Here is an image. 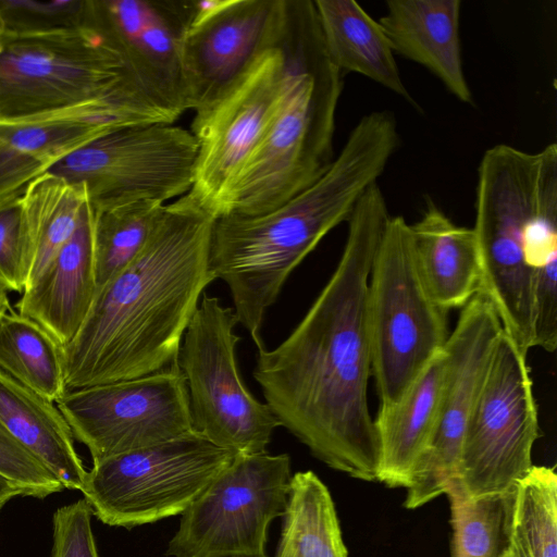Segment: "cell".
<instances>
[{
	"instance_id": "6da1fadb",
	"label": "cell",
	"mask_w": 557,
	"mask_h": 557,
	"mask_svg": "<svg viewBox=\"0 0 557 557\" xmlns=\"http://www.w3.org/2000/svg\"><path fill=\"white\" fill-rule=\"evenodd\" d=\"M391 215L371 185L354 208L341 259L290 334L258 350L253 377L265 404L330 468L377 481L379 445L368 401L372 359L367 293L372 263Z\"/></svg>"
},
{
	"instance_id": "7a4b0ae2",
	"label": "cell",
	"mask_w": 557,
	"mask_h": 557,
	"mask_svg": "<svg viewBox=\"0 0 557 557\" xmlns=\"http://www.w3.org/2000/svg\"><path fill=\"white\" fill-rule=\"evenodd\" d=\"M214 219L185 195L162 207L140 252L97 290L79 331L61 346L65 393L177 363L200 297L214 281L208 268Z\"/></svg>"
},
{
	"instance_id": "3957f363",
	"label": "cell",
	"mask_w": 557,
	"mask_h": 557,
	"mask_svg": "<svg viewBox=\"0 0 557 557\" xmlns=\"http://www.w3.org/2000/svg\"><path fill=\"white\" fill-rule=\"evenodd\" d=\"M400 137L393 112L372 111L349 133L339 153L313 184L255 215L223 214L213 222L208 268L225 282L238 323L258 350L261 329L289 274L385 171Z\"/></svg>"
},
{
	"instance_id": "277c9868",
	"label": "cell",
	"mask_w": 557,
	"mask_h": 557,
	"mask_svg": "<svg viewBox=\"0 0 557 557\" xmlns=\"http://www.w3.org/2000/svg\"><path fill=\"white\" fill-rule=\"evenodd\" d=\"M276 41L286 62L281 98L220 215L269 211L313 184L334 159L343 74L325 49L313 0H285Z\"/></svg>"
},
{
	"instance_id": "5b68a950",
	"label": "cell",
	"mask_w": 557,
	"mask_h": 557,
	"mask_svg": "<svg viewBox=\"0 0 557 557\" xmlns=\"http://www.w3.org/2000/svg\"><path fill=\"white\" fill-rule=\"evenodd\" d=\"M472 227L481 259L480 290L504 331L520 343L533 336V298L525 243L557 221V145L536 152L500 144L479 163Z\"/></svg>"
},
{
	"instance_id": "8992f818",
	"label": "cell",
	"mask_w": 557,
	"mask_h": 557,
	"mask_svg": "<svg viewBox=\"0 0 557 557\" xmlns=\"http://www.w3.org/2000/svg\"><path fill=\"white\" fill-rule=\"evenodd\" d=\"M144 91L104 34L86 20L0 32V121Z\"/></svg>"
},
{
	"instance_id": "52a82bcc",
	"label": "cell",
	"mask_w": 557,
	"mask_h": 557,
	"mask_svg": "<svg viewBox=\"0 0 557 557\" xmlns=\"http://www.w3.org/2000/svg\"><path fill=\"white\" fill-rule=\"evenodd\" d=\"M367 322L380 406L396 403L444 350L447 311L420 277L410 224L389 218L368 283Z\"/></svg>"
},
{
	"instance_id": "ba28073f",
	"label": "cell",
	"mask_w": 557,
	"mask_h": 557,
	"mask_svg": "<svg viewBox=\"0 0 557 557\" xmlns=\"http://www.w3.org/2000/svg\"><path fill=\"white\" fill-rule=\"evenodd\" d=\"M235 455L193 431L94 462L81 492L101 522L132 529L182 515Z\"/></svg>"
},
{
	"instance_id": "9c48e42d",
	"label": "cell",
	"mask_w": 557,
	"mask_h": 557,
	"mask_svg": "<svg viewBox=\"0 0 557 557\" xmlns=\"http://www.w3.org/2000/svg\"><path fill=\"white\" fill-rule=\"evenodd\" d=\"M237 323L233 308L203 293L184 334L177 364L186 382L194 431L236 454H263L281 424L243 383L235 354L240 341L234 331Z\"/></svg>"
},
{
	"instance_id": "30bf717a",
	"label": "cell",
	"mask_w": 557,
	"mask_h": 557,
	"mask_svg": "<svg viewBox=\"0 0 557 557\" xmlns=\"http://www.w3.org/2000/svg\"><path fill=\"white\" fill-rule=\"evenodd\" d=\"M527 354L503 330L467 422L455 478L469 499L509 494L533 467L539 419Z\"/></svg>"
},
{
	"instance_id": "8fae6325",
	"label": "cell",
	"mask_w": 557,
	"mask_h": 557,
	"mask_svg": "<svg viewBox=\"0 0 557 557\" xmlns=\"http://www.w3.org/2000/svg\"><path fill=\"white\" fill-rule=\"evenodd\" d=\"M198 144L173 123L113 129L65 157L47 172L84 186L98 210L187 194L194 183Z\"/></svg>"
},
{
	"instance_id": "7c38bea8",
	"label": "cell",
	"mask_w": 557,
	"mask_h": 557,
	"mask_svg": "<svg viewBox=\"0 0 557 557\" xmlns=\"http://www.w3.org/2000/svg\"><path fill=\"white\" fill-rule=\"evenodd\" d=\"M292 480L287 454H236L182 513L171 557H267L268 529L283 517Z\"/></svg>"
},
{
	"instance_id": "4fadbf2b",
	"label": "cell",
	"mask_w": 557,
	"mask_h": 557,
	"mask_svg": "<svg viewBox=\"0 0 557 557\" xmlns=\"http://www.w3.org/2000/svg\"><path fill=\"white\" fill-rule=\"evenodd\" d=\"M285 72V55L275 37L222 92L195 111L190 132L198 154L194 183L185 196L214 218L274 116Z\"/></svg>"
},
{
	"instance_id": "5bb4252c",
	"label": "cell",
	"mask_w": 557,
	"mask_h": 557,
	"mask_svg": "<svg viewBox=\"0 0 557 557\" xmlns=\"http://www.w3.org/2000/svg\"><path fill=\"white\" fill-rule=\"evenodd\" d=\"M55 404L92 463L194 431L177 363L138 379L66 392Z\"/></svg>"
},
{
	"instance_id": "9a60e30c",
	"label": "cell",
	"mask_w": 557,
	"mask_h": 557,
	"mask_svg": "<svg viewBox=\"0 0 557 557\" xmlns=\"http://www.w3.org/2000/svg\"><path fill=\"white\" fill-rule=\"evenodd\" d=\"M502 332L493 305L478 292L461 308L445 345L447 366L437 424L405 487V508H419L445 494L456 478L467 422Z\"/></svg>"
},
{
	"instance_id": "2e32d148",
	"label": "cell",
	"mask_w": 557,
	"mask_h": 557,
	"mask_svg": "<svg viewBox=\"0 0 557 557\" xmlns=\"http://www.w3.org/2000/svg\"><path fill=\"white\" fill-rule=\"evenodd\" d=\"M175 120L135 90L0 121V202L18 196L34 178L113 129Z\"/></svg>"
},
{
	"instance_id": "e0dca14e",
	"label": "cell",
	"mask_w": 557,
	"mask_h": 557,
	"mask_svg": "<svg viewBox=\"0 0 557 557\" xmlns=\"http://www.w3.org/2000/svg\"><path fill=\"white\" fill-rule=\"evenodd\" d=\"M284 0L193 1V16L181 44L188 110L222 92L274 42Z\"/></svg>"
},
{
	"instance_id": "ac0fdd59",
	"label": "cell",
	"mask_w": 557,
	"mask_h": 557,
	"mask_svg": "<svg viewBox=\"0 0 557 557\" xmlns=\"http://www.w3.org/2000/svg\"><path fill=\"white\" fill-rule=\"evenodd\" d=\"M193 0L90 1L89 17L144 94L176 120L188 110L181 63Z\"/></svg>"
},
{
	"instance_id": "d6986e66",
	"label": "cell",
	"mask_w": 557,
	"mask_h": 557,
	"mask_svg": "<svg viewBox=\"0 0 557 557\" xmlns=\"http://www.w3.org/2000/svg\"><path fill=\"white\" fill-rule=\"evenodd\" d=\"M96 293L92 209L88 202L73 236L23 290L16 309L64 346L83 325Z\"/></svg>"
},
{
	"instance_id": "ffe728a7",
	"label": "cell",
	"mask_w": 557,
	"mask_h": 557,
	"mask_svg": "<svg viewBox=\"0 0 557 557\" xmlns=\"http://www.w3.org/2000/svg\"><path fill=\"white\" fill-rule=\"evenodd\" d=\"M460 0H389L377 21L395 54L436 76L459 101L473 104L460 41Z\"/></svg>"
},
{
	"instance_id": "44dd1931",
	"label": "cell",
	"mask_w": 557,
	"mask_h": 557,
	"mask_svg": "<svg viewBox=\"0 0 557 557\" xmlns=\"http://www.w3.org/2000/svg\"><path fill=\"white\" fill-rule=\"evenodd\" d=\"M445 348L394 404L380 406L374 420L379 445L377 482L406 487L437 424L446 376Z\"/></svg>"
},
{
	"instance_id": "7402d4cb",
	"label": "cell",
	"mask_w": 557,
	"mask_h": 557,
	"mask_svg": "<svg viewBox=\"0 0 557 557\" xmlns=\"http://www.w3.org/2000/svg\"><path fill=\"white\" fill-rule=\"evenodd\" d=\"M411 224L417 267L434 302L448 311L480 290L481 259L473 228L455 224L431 199Z\"/></svg>"
},
{
	"instance_id": "603a6c76",
	"label": "cell",
	"mask_w": 557,
	"mask_h": 557,
	"mask_svg": "<svg viewBox=\"0 0 557 557\" xmlns=\"http://www.w3.org/2000/svg\"><path fill=\"white\" fill-rule=\"evenodd\" d=\"M0 424L52 472L64 488L82 491L87 470L57 404L1 370Z\"/></svg>"
},
{
	"instance_id": "cb8c5ba5",
	"label": "cell",
	"mask_w": 557,
	"mask_h": 557,
	"mask_svg": "<svg viewBox=\"0 0 557 557\" xmlns=\"http://www.w3.org/2000/svg\"><path fill=\"white\" fill-rule=\"evenodd\" d=\"M313 3L325 49L342 74H360L416 106L379 21L354 0Z\"/></svg>"
},
{
	"instance_id": "d4e9b609",
	"label": "cell",
	"mask_w": 557,
	"mask_h": 557,
	"mask_svg": "<svg viewBox=\"0 0 557 557\" xmlns=\"http://www.w3.org/2000/svg\"><path fill=\"white\" fill-rule=\"evenodd\" d=\"M20 203L28 255L26 288L73 236L88 198L84 186L46 172L26 185Z\"/></svg>"
},
{
	"instance_id": "484cf974",
	"label": "cell",
	"mask_w": 557,
	"mask_h": 557,
	"mask_svg": "<svg viewBox=\"0 0 557 557\" xmlns=\"http://www.w3.org/2000/svg\"><path fill=\"white\" fill-rule=\"evenodd\" d=\"M274 557H348L334 502L308 470L292 475Z\"/></svg>"
},
{
	"instance_id": "4316f807",
	"label": "cell",
	"mask_w": 557,
	"mask_h": 557,
	"mask_svg": "<svg viewBox=\"0 0 557 557\" xmlns=\"http://www.w3.org/2000/svg\"><path fill=\"white\" fill-rule=\"evenodd\" d=\"M0 370L51 401L65 393L61 345L12 306L0 318Z\"/></svg>"
},
{
	"instance_id": "83f0119b",
	"label": "cell",
	"mask_w": 557,
	"mask_h": 557,
	"mask_svg": "<svg viewBox=\"0 0 557 557\" xmlns=\"http://www.w3.org/2000/svg\"><path fill=\"white\" fill-rule=\"evenodd\" d=\"M507 536L525 557H557V475L534 466L507 502Z\"/></svg>"
},
{
	"instance_id": "f1b7e54d",
	"label": "cell",
	"mask_w": 557,
	"mask_h": 557,
	"mask_svg": "<svg viewBox=\"0 0 557 557\" xmlns=\"http://www.w3.org/2000/svg\"><path fill=\"white\" fill-rule=\"evenodd\" d=\"M164 205L136 201L98 210L91 207L97 290L140 252Z\"/></svg>"
},
{
	"instance_id": "f546056e",
	"label": "cell",
	"mask_w": 557,
	"mask_h": 557,
	"mask_svg": "<svg viewBox=\"0 0 557 557\" xmlns=\"http://www.w3.org/2000/svg\"><path fill=\"white\" fill-rule=\"evenodd\" d=\"M445 494L450 503L451 556L502 557L508 542L509 494L472 500L465 496L455 479L448 483Z\"/></svg>"
},
{
	"instance_id": "4dcf8cb0",
	"label": "cell",
	"mask_w": 557,
	"mask_h": 557,
	"mask_svg": "<svg viewBox=\"0 0 557 557\" xmlns=\"http://www.w3.org/2000/svg\"><path fill=\"white\" fill-rule=\"evenodd\" d=\"M0 476L22 495L44 498L64 490L61 482L0 424Z\"/></svg>"
},
{
	"instance_id": "1f68e13d",
	"label": "cell",
	"mask_w": 557,
	"mask_h": 557,
	"mask_svg": "<svg viewBox=\"0 0 557 557\" xmlns=\"http://www.w3.org/2000/svg\"><path fill=\"white\" fill-rule=\"evenodd\" d=\"M20 195L0 202V287L23 293L28 277V255L22 231Z\"/></svg>"
},
{
	"instance_id": "d6a6232c",
	"label": "cell",
	"mask_w": 557,
	"mask_h": 557,
	"mask_svg": "<svg viewBox=\"0 0 557 557\" xmlns=\"http://www.w3.org/2000/svg\"><path fill=\"white\" fill-rule=\"evenodd\" d=\"M91 515L85 498L54 511L50 557H98Z\"/></svg>"
},
{
	"instance_id": "836d02e7",
	"label": "cell",
	"mask_w": 557,
	"mask_h": 557,
	"mask_svg": "<svg viewBox=\"0 0 557 557\" xmlns=\"http://www.w3.org/2000/svg\"><path fill=\"white\" fill-rule=\"evenodd\" d=\"M0 10L3 15L9 13L16 15L20 13L48 20L72 16L75 18H85L89 11V1L0 0Z\"/></svg>"
},
{
	"instance_id": "e575fe53",
	"label": "cell",
	"mask_w": 557,
	"mask_h": 557,
	"mask_svg": "<svg viewBox=\"0 0 557 557\" xmlns=\"http://www.w3.org/2000/svg\"><path fill=\"white\" fill-rule=\"evenodd\" d=\"M22 495L21 491L11 482L0 476V510L12 498Z\"/></svg>"
},
{
	"instance_id": "d590c367",
	"label": "cell",
	"mask_w": 557,
	"mask_h": 557,
	"mask_svg": "<svg viewBox=\"0 0 557 557\" xmlns=\"http://www.w3.org/2000/svg\"><path fill=\"white\" fill-rule=\"evenodd\" d=\"M502 557H525L521 549L508 540L507 545L502 554Z\"/></svg>"
},
{
	"instance_id": "8d00e7d4",
	"label": "cell",
	"mask_w": 557,
	"mask_h": 557,
	"mask_svg": "<svg viewBox=\"0 0 557 557\" xmlns=\"http://www.w3.org/2000/svg\"><path fill=\"white\" fill-rule=\"evenodd\" d=\"M11 307L9 296L5 295L2 298H0V318L2 314Z\"/></svg>"
},
{
	"instance_id": "74e56055",
	"label": "cell",
	"mask_w": 557,
	"mask_h": 557,
	"mask_svg": "<svg viewBox=\"0 0 557 557\" xmlns=\"http://www.w3.org/2000/svg\"><path fill=\"white\" fill-rule=\"evenodd\" d=\"M5 26H7V21L0 10V32H2L5 28Z\"/></svg>"
},
{
	"instance_id": "f35d334b",
	"label": "cell",
	"mask_w": 557,
	"mask_h": 557,
	"mask_svg": "<svg viewBox=\"0 0 557 557\" xmlns=\"http://www.w3.org/2000/svg\"><path fill=\"white\" fill-rule=\"evenodd\" d=\"M8 293L9 292H7L5 289L0 287V298H2L3 296L8 295Z\"/></svg>"
}]
</instances>
